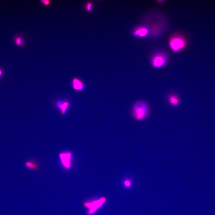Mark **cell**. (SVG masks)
<instances>
[{
	"label": "cell",
	"mask_w": 215,
	"mask_h": 215,
	"mask_svg": "<svg viewBox=\"0 0 215 215\" xmlns=\"http://www.w3.org/2000/svg\"><path fill=\"white\" fill-rule=\"evenodd\" d=\"M165 63V59L161 56H157L152 60V65L155 68H158L163 66Z\"/></svg>",
	"instance_id": "52a82bcc"
},
{
	"label": "cell",
	"mask_w": 215,
	"mask_h": 215,
	"mask_svg": "<svg viewBox=\"0 0 215 215\" xmlns=\"http://www.w3.org/2000/svg\"><path fill=\"white\" fill-rule=\"evenodd\" d=\"M25 165L27 168L34 171L39 170L38 165L36 162L34 160H28L26 162Z\"/></svg>",
	"instance_id": "ba28073f"
},
{
	"label": "cell",
	"mask_w": 215,
	"mask_h": 215,
	"mask_svg": "<svg viewBox=\"0 0 215 215\" xmlns=\"http://www.w3.org/2000/svg\"><path fill=\"white\" fill-rule=\"evenodd\" d=\"M106 198L102 197L100 199L91 201H86L83 203V206L88 209L87 211L88 215H92L102 206L106 201Z\"/></svg>",
	"instance_id": "7a4b0ae2"
},
{
	"label": "cell",
	"mask_w": 215,
	"mask_h": 215,
	"mask_svg": "<svg viewBox=\"0 0 215 215\" xmlns=\"http://www.w3.org/2000/svg\"><path fill=\"white\" fill-rule=\"evenodd\" d=\"M72 87L76 91H83L85 88L83 82L80 79L75 78L72 80L71 82Z\"/></svg>",
	"instance_id": "5b68a950"
},
{
	"label": "cell",
	"mask_w": 215,
	"mask_h": 215,
	"mask_svg": "<svg viewBox=\"0 0 215 215\" xmlns=\"http://www.w3.org/2000/svg\"><path fill=\"white\" fill-rule=\"evenodd\" d=\"M124 186L127 187H129L131 185V182L129 180H126L124 182Z\"/></svg>",
	"instance_id": "7c38bea8"
},
{
	"label": "cell",
	"mask_w": 215,
	"mask_h": 215,
	"mask_svg": "<svg viewBox=\"0 0 215 215\" xmlns=\"http://www.w3.org/2000/svg\"><path fill=\"white\" fill-rule=\"evenodd\" d=\"M15 42L18 46H21L24 44L22 38L20 37H17L15 39Z\"/></svg>",
	"instance_id": "8fae6325"
},
{
	"label": "cell",
	"mask_w": 215,
	"mask_h": 215,
	"mask_svg": "<svg viewBox=\"0 0 215 215\" xmlns=\"http://www.w3.org/2000/svg\"><path fill=\"white\" fill-rule=\"evenodd\" d=\"M73 153L68 151L60 153L59 156L61 163L63 167L66 170H68L72 167Z\"/></svg>",
	"instance_id": "3957f363"
},
{
	"label": "cell",
	"mask_w": 215,
	"mask_h": 215,
	"mask_svg": "<svg viewBox=\"0 0 215 215\" xmlns=\"http://www.w3.org/2000/svg\"><path fill=\"white\" fill-rule=\"evenodd\" d=\"M183 42L179 38H176L172 40L170 42V45L172 49L175 51L180 50L184 46Z\"/></svg>",
	"instance_id": "8992f818"
},
{
	"label": "cell",
	"mask_w": 215,
	"mask_h": 215,
	"mask_svg": "<svg viewBox=\"0 0 215 215\" xmlns=\"http://www.w3.org/2000/svg\"><path fill=\"white\" fill-rule=\"evenodd\" d=\"M55 105L60 111L61 114L65 115L69 107L70 103L68 101H58L55 103Z\"/></svg>",
	"instance_id": "277c9868"
},
{
	"label": "cell",
	"mask_w": 215,
	"mask_h": 215,
	"mask_svg": "<svg viewBox=\"0 0 215 215\" xmlns=\"http://www.w3.org/2000/svg\"><path fill=\"white\" fill-rule=\"evenodd\" d=\"M3 73L2 70L1 69H0V77L2 75Z\"/></svg>",
	"instance_id": "5bb4252c"
},
{
	"label": "cell",
	"mask_w": 215,
	"mask_h": 215,
	"mask_svg": "<svg viewBox=\"0 0 215 215\" xmlns=\"http://www.w3.org/2000/svg\"><path fill=\"white\" fill-rule=\"evenodd\" d=\"M51 3V1L49 0H45L43 4L45 6L49 5Z\"/></svg>",
	"instance_id": "4fadbf2b"
},
{
	"label": "cell",
	"mask_w": 215,
	"mask_h": 215,
	"mask_svg": "<svg viewBox=\"0 0 215 215\" xmlns=\"http://www.w3.org/2000/svg\"><path fill=\"white\" fill-rule=\"evenodd\" d=\"M147 33V30L145 29H142L138 30L135 33L136 35H139L140 37H143L146 35Z\"/></svg>",
	"instance_id": "30bf717a"
},
{
	"label": "cell",
	"mask_w": 215,
	"mask_h": 215,
	"mask_svg": "<svg viewBox=\"0 0 215 215\" xmlns=\"http://www.w3.org/2000/svg\"><path fill=\"white\" fill-rule=\"evenodd\" d=\"M168 100L170 104L174 106H177L180 102L179 97L175 94L170 95L168 98Z\"/></svg>",
	"instance_id": "9c48e42d"
},
{
	"label": "cell",
	"mask_w": 215,
	"mask_h": 215,
	"mask_svg": "<svg viewBox=\"0 0 215 215\" xmlns=\"http://www.w3.org/2000/svg\"><path fill=\"white\" fill-rule=\"evenodd\" d=\"M149 107L148 104L145 101L140 100L135 103L132 109V114L136 120H143L148 115Z\"/></svg>",
	"instance_id": "6da1fadb"
}]
</instances>
